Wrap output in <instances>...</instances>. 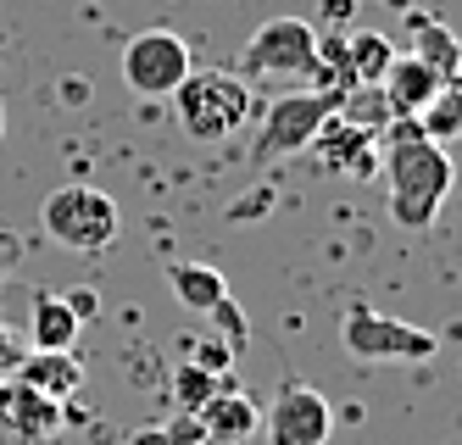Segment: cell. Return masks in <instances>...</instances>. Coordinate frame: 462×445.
<instances>
[{"instance_id":"obj_1","label":"cell","mask_w":462,"mask_h":445,"mask_svg":"<svg viewBox=\"0 0 462 445\" xmlns=\"http://www.w3.org/2000/svg\"><path fill=\"white\" fill-rule=\"evenodd\" d=\"M379 167H384V190H390V218L412 234H423L451 195L446 145L423 140L418 117H390L379 134Z\"/></svg>"},{"instance_id":"obj_2","label":"cell","mask_w":462,"mask_h":445,"mask_svg":"<svg viewBox=\"0 0 462 445\" xmlns=\"http://www.w3.org/2000/svg\"><path fill=\"white\" fill-rule=\"evenodd\" d=\"M168 100H173L184 140H201V145H217L228 134H240L251 117V84L240 73H228V67H189V79Z\"/></svg>"},{"instance_id":"obj_3","label":"cell","mask_w":462,"mask_h":445,"mask_svg":"<svg viewBox=\"0 0 462 445\" xmlns=\"http://www.w3.org/2000/svg\"><path fill=\"white\" fill-rule=\"evenodd\" d=\"M318 67V28L307 17H268L240 51V79L245 84H301Z\"/></svg>"},{"instance_id":"obj_4","label":"cell","mask_w":462,"mask_h":445,"mask_svg":"<svg viewBox=\"0 0 462 445\" xmlns=\"http://www.w3.org/2000/svg\"><path fill=\"white\" fill-rule=\"evenodd\" d=\"M40 223H45V234L56 239V246H68L79 256L106 251L112 239L123 234L117 200L106 190H95V184H61V190H51L45 207H40Z\"/></svg>"},{"instance_id":"obj_5","label":"cell","mask_w":462,"mask_h":445,"mask_svg":"<svg viewBox=\"0 0 462 445\" xmlns=\"http://www.w3.org/2000/svg\"><path fill=\"white\" fill-rule=\"evenodd\" d=\"M340 346L356 362H429L440 351V339L429 329H418V323H407V318H390L379 306L356 301L340 318Z\"/></svg>"},{"instance_id":"obj_6","label":"cell","mask_w":462,"mask_h":445,"mask_svg":"<svg viewBox=\"0 0 462 445\" xmlns=\"http://www.w3.org/2000/svg\"><path fill=\"white\" fill-rule=\"evenodd\" d=\"M328 112H335V107H328L323 95H312V89H284L273 107L262 112V128H256V140H251V167H273L279 156L307 151Z\"/></svg>"},{"instance_id":"obj_7","label":"cell","mask_w":462,"mask_h":445,"mask_svg":"<svg viewBox=\"0 0 462 445\" xmlns=\"http://www.w3.org/2000/svg\"><path fill=\"white\" fill-rule=\"evenodd\" d=\"M189 67H195V56L173 28H145V33H134V40L123 45V84L134 95H145V100L173 95L189 79Z\"/></svg>"},{"instance_id":"obj_8","label":"cell","mask_w":462,"mask_h":445,"mask_svg":"<svg viewBox=\"0 0 462 445\" xmlns=\"http://www.w3.org/2000/svg\"><path fill=\"white\" fill-rule=\"evenodd\" d=\"M262 429H268L273 445H328V434H335V406H328L323 390L290 379V385H279Z\"/></svg>"},{"instance_id":"obj_9","label":"cell","mask_w":462,"mask_h":445,"mask_svg":"<svg viewBox=\"0 0 462 445\" xmlns=\"http://www.w3.org/2000/svg\"><path fill=\"white\" fill-rule=\"evenodd\" d=\"M307 151H312L335 179H356V184H362V179L379 173V134H374L368 123L346 117V112H328Z\"/></svg>"},{"instance_id":"obj_10","label":"cell","mask_w":462,"mask_h":445,"mask_svg":"<svg viewBox=\"0 0 462 445\" xmlns=\"http://www.w3.org/2000/svg\"><path fill=\"white\" fill-rule=\"evenodd\" d=\"M440 73L435 67H423L412 51L407 56H395L390 67H384V79H379V107H384V117H418L429 100L440 95Z\"/></svg>"},{"instance_id":"obj_11","label":"cell","mask_w":462,"mask_h":445,"mask_svg":"<svg viewBox=\"0 0 462 445\" xmlns=\"http://www.w3.org/2000/svg\"><path fill=\"white\" fill-rule=\"evenodd\" d=\"M0 423L17 429V440H28V445H45L61 429V401L6 379V385H0Z\"/></svg>"},{"instance_id":"obj_12","label":"cell","mask_w":462,"mask_h":445,"mask_svg":"<svg viewBox=\"0 0 462 445\" xmlns=\"http://www.w3.org/2000/svg\"><path fill=\"white\" fill-rule=\"evenodd\" d=\"M195 418H201V434H207V440L240 445V440H251V434L262 429V406H256L235 379H228V385H223V390H217V395H212Z\"/></svg>"},{"instance_id":"obj_13","label":"cell","mask_w":462,"mask_h":445,"mask_svg":"<svg viewBox=\"0 0 462 445\" xmlns=\"http://www.w3.org/2000/svg\"><path fill=\"white\" fill-rule=\"evenodd\" d=\"M17 385L40 390L51 401H73L84 390V362L73 351H23L17 362Z\"/></svg>"},{"instance_id":"obj_14","label":"cell","mask_w":462,"mask_h":445,"mask_svg":"<svg viewBox=\"0 0 462 445\" xmlns=\"http://www.w3.org/2000/svg\"><path fill=\"white\" fill-rule=\"evenodd\" d=\"M407 40H412V56H418L423 67H435L446 84H457V73H462V45H457V33H451L440 17L412 12V17H407Z\"/></svg>"},{"instance_id":"obj_15","label":"cell","mask_w":462,"mask_h":445,"mask_svg":"<svg viewBox=\"0 0 462 445\" xmlns=\"http://www.w3.org/2000/svg\"><path fill=\"white\" fill-rule=\"evenodd\" d=\"M79 318L68 312V301L40 290L34 295V312H28V346L34 351H73V339H79Z\"/></svg>"},{"instance_id":"obj_16","label":"cell","mask_w":462,"mask_h":445,"mask_svg":"<svg viewBox=\"0 0 462 445\" xmlns=\"http://www.w3.org/2000/svg\"><path fill=\"white\" fill-rule=\"evenodd\" d=\"M168 284H173V295L184 301V312H201V318L228 295L223 267H212V262H173V267H168Z\"/></svg>"},{"instance_id":"obj_17","label":"cell","mask_w":462,"mask_h":445,"mask_svg":"<svg viewBox=\"0 0 462 445\" xmlns=\"http://www.w3.org/2000/svg\"><path fill=\"white\" fill-rule=\"evenodd\" d=\"M346 61H351V73H356V89H374L384 79V67L395 61V45L384 40V33L356 28V33H346Z\"/></svg>"},{"instance_id":"obj_18","label":"cell","mask_w":462,"mask_h":445,"mask_svg":"<svg viewBox=\"0 0 462 445\" xmlns=\"http://www.w3.org/2000/svg\"><path fill=\"white\" fill-rule=\"evenodd\" d=\"M228 379H217V373H207V367H195L189 357L173 367V406H179V413H201V406L223 390Z\"/></svg>"},{"instance_id":"obj_19","label":"cell","mask_w":462,"mask_h":445,"mask_svg":"<svg viewBox=\"0 0 462 445\" xmlns=\"http://www.w3.org/2000/svg\"><path fill=\"white\" fill-rule=\"evenodd\" d=\"M457 123H462V89L457 84H440V95L418 112V128H423V140L446 145L451 134H457Z\"/></svg>"},{"instance_id":"obj_20","label":"cell","mask_w":462,"mask_h":445,"mask_svg":"<svg viewBox=\"0 0 462 445\" xmlns=\"http://www.w3.org/2000/svg\"><path fill=\"white\" fill-rule=\"evenodd\" d=\"M207 323H212V329L223 334V346L235 351V357L245 351V334H251V329H245V312H240V306H235V295H223V301L212 306V312H207Z\"/></svg>"},{"instance_id":"obj_21","label":"cell","mask_w":462,"mask_h":445,"mask_svg":"<svg viewBox=\"0 0 462 445\" xmlns=\"http://www.w3.org/2000/svg\"><path fill=\"white\" fill-rule=\"evenodd\" d=\"M189 362H195V367H207V373H217V379H228V367H235V351H228L223 339H201Z\"/></svg>"},{"instance_id":"obj_22","label":"cell","mask_w":462,"mask_h":445,"mask_svg":"<svg viewBox=\"0 0 462 445\" xmlns=\"http://www.w3.org/2000/svg\"><path fill=\"white\" fill-rule=\"evenodd\" d=\"M318 17L328 23V33H351V23H356V0H318Z\"/></svg>"},{"instance_id":"obj_23","label":"cell","mask_w":462,"mask_h":445,"mask_svg":"<svg viewBox=\"0 0 462 445\" xmlns=\"http://www.w3.org/2000/svg\"><path fill=\"white\" fill-rule=\"evenodd\" d=\"M61 301H68V312H73L79 323H89L95 312H101V295H95V290H68Z\"/></svg>"},{"instance_id":"obj_24","label":"cell","mask_w":462,"mask_h":445,"mask_svg":"<svg viewBox=\"0 0 462 445\" xmlns=\"http://www.w3.org/2000/svg\"><path fill=\"white\" fill-rule=\"evenodd\" d=\"M162 429L173 434V445H195V440H207V434H201V418H195V413H179V423H162Z\"/></svg>"},{"instance_id":"obj_25","label":"cell","mask_w":462,"mask_h":445,"mask_svg":"<svg viewBox=\"0 0 462 445\" xmlns=\"http://www.w3.org/2000/svg\"><path fill=\"white\" fill-rule=\"evenodd\" d=\"M128 445H173V434L162 429V423H151V429H134V434H128Z\"/></svg>"},{"instance_id":"obj_26","label":"cell","mask_w":462,"mask_h":445,"mask_svg":"<svg viewBox=\"0 0 462 445\" xmlns=\"http://www.w3.org/2000/svg\"><path fill=\"white\" fill-rule=\"evenodd\" d=\"M0 140H6V107H0Z\"/></svg>"},{"instance_id":"obj_27","label":"cell","mask_w":462,"mask_h":445,"mask_svg":"<svg viewBox=\"0 0 462 445\" xmlns=\"http://www.w3.org/2000/svg\"><path fill=\"white\" fill-rule=\"evenodd\" d=\"M195 445H223V440H195Z\"/></svg>"}]
</instances>
